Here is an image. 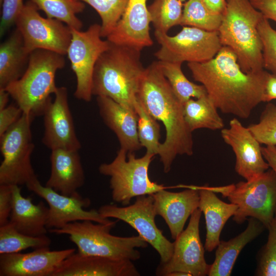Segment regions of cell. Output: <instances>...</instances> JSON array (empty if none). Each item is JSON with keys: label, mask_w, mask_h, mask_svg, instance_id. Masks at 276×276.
Wrapping results in <instances>:
<instances>
[{"label": "cell", "mask_w": 276, "mask_h": 276, "mask_svg": "<svg viewBox=\"0 0 276 276\" xmlns=\"http://www.w3.org/2000/svg\"><path fill=\"white\" fill-rule=\"evenodd\" d=\"M93 8L101 19V36L107 37L122 16L128 0H78Z\"/></svg>", "instance_id": "cell-35"}, {"label": "cell", "mask_w": 276, "mask_h": 276, "mask_svg": "<svg viewBox=\"0 0 276 276\" xmlns=\"http://www.w3.org/2000/svg\"><path fill=\"white\" fill-rule=\"evenodd\" d=\"M51 244V240L47 235L23 234L9 222L0 226V254L19 252L29 248L49 247Z\"/></svg>", "instance_id": "cell-31"}, {"label": "cell", "mask_w": 276, "mask_h": 276, "mask_svg": "<svg viewBox=\"0 0 276 276\" xmlns=\"http://www.w3.org/2000/svg\"><path fill=\"white\" fill-rule=\"evenodd\" d=\"M10 96L9 93L5 88H0V110L8 106Z\"/></svg>", "instance_id": "cell-46"}, {"label": "cell", "mask_w": 276, "mask_h": 276, "mask_svg": "<svg viewBox=\"0 0 276 276\" xmlns=\"http://www.w3.org/2000/svg\"><path fill=\"white\" fill-rule=\"evenodd\" d=\"M135 198L132 204L123 207L104 204L100 207L98 211L104 218H116L128 224L156 250L161 263L167 262L172 256L174 243L168 240L156 226L155 218L157 215L152 195Z\"/></svg>", "instance_id": "cell-13"}, {"label": "cell", "mask_w": 276, "mask_h": 276, "mask_svg": "<svg viewBox=\"0 0 276 276\" xmlns=\"http://www.w3.org/2000/svg\"><path fill=\"white\" fill-rule=\"evenodd\" d=\"M222 16L210 11L201 0H188L183 5L180 25L218 31Z\"/></svg>", "instance_id": "cell-33"}, {"label": "cell", "mask_w": 276, "mask_h": 276, "mask_svg": "<svg viewBox=\"0 0 276 276\" xmlns=\"http://www.w3.org/2000/svg\"><path fill=\"white\" fill-rule=\"evenodd\" d=\"M263 156L276 174V146L267 145L262 147Z\"/></svg>", "instance_id": "cell-45"}, {"label": "cell", "mask_w": 276, "mask_h": 276, "mask_svg": "<svg viewBox=\"0 0 276 276\" xmlns=\"http://www.w3.org/2000/svg\"><path fill=\"white\" fill-rule=\"evenodd\" d=\"M154 156L146 152L143 156L136 158L134 152L128 153L120 148L111 162L100 165L99 172L110 177V188L114 201L126 206L134 197L152 195L166 189L149 177V166Z\"/></svg>", "instance_id": "cell-8"}, {"label": "cell", "mask_w": 276, "mask_h": 276, "mask_svg": "<svg viewBox=\"0 0 276 276\" xmlns=\"http://www.w3.org/2000/svg\"><path fill=\"white\" fill-rule=\"evenodd\" d=\"M160 48L154 54L159 61L200 63L213 58L223 47L218 31L183 26L174 36L155 31Z\"/></svg>", "instance_id": "cell-10"}, {"label": "cell", "mask_w": 276, "mask_h": 276, "mask_svg": "<svg viewBox=\"0 0 276 276\" xmlns=\"http://www.w3.org/2000/svg\"><path fill=\"white\" fill-rule=\"evenodd\" d=\"M276 99V75L268 73L265 83L264 102Z\"/></svg>", "instance_id": "cell-43"}, {"label": "cell", "mask_w": 276, "mask_h": 276, "mask_svg": "<svg viewBox=\"0 0 276 276\" xmlns=\"http://www.w3.org/2000/svg\"><path fill=\"white\" fill-rule=\"evenodd\" d=\"M183 6L180 0H154L148 8L155 31L167 33L173 27L180 25Z\"/></svg>", "instance_id": "cell-32"}, {"label": "cell", "mask_w": 276, "mask_h": 276, "mask_svg": "<svg viewBox=\"0 0 276 276\" xmlns=\"http://www.w3.org/2000/svg\"><path fill=\"white\" fill-rule=\"evenodd\" d=\"M71 29L72 38L66 55L76 78L75 98L89 102L93 96L94 72L101 55L110 42L101 36V25L94 24L86 30Z\"/></svg>", "instance_id": "cell-11"}, {"label": "cell", "mask_w": 276, "mask_h": 276, "mask_svg": "<svg viewBox=\"0 0 276 276\" xmlns=\"http://www.w3.org/2000/svg\"><path fill=\"white\" fill-rule=\"evenodd\" d=\"M226 8L218 30L222 46L235 53L247 73L263 70L262 44L258 26L263 17L249 0H226Z\"/></svg>", "instance_id": "cell-4"}, {"label": "cell", "mask_w": 276, "mask_h": 276, "mask_svg": "<svg viewBox=\"0 0 276 276\" xmlns=\"http://www.w3.org/2000/svg\"><path fill=\"white\" fill-rule=\"evenodd\" d=\"M75 248L51 250L49 247L27 253L0 254L1 276H52Z\"/></svg>", "instance_id": "cell-18"}, {"label": "cell", "mask_w": 276, "mask_h": 276, "mask_svg": "<svg viewBox=\"0 0 276 276\" xmlns=\"http://www.w3.org/2000/svg\"><path fill=\"white\" fill-rule=\"evenodd\" d=\"M0 36H3L14 24L24 6V0H2Z\"/></svg>", "instance_id": "cell-39"}, {"label": "cell", "mask_w": 276, "mask_h": 276, "mask_svg": "<svg viewBox=\"0 0 276 276\" xmlns=\"http://www.w3.org/2000/svg\"><path fill=\"white\" fill-rule=\"evenodd\" d=\"M168 276H191L190 274L182 271H174L170 273Z\"/></svg>", "instance_id": "cell-47"}, {"label": "cell", "mask_w": 276, "mask_h": 276, "mask_svg": "<svg viewBox=\"0 0 276 276\" xmlns=\"http://www.w3.org/2000/svg\"><path fill=\"white\" fill-rule=\"evenodd\" d=\"M23 112L17 105H10L0 110V136L20 118Z\"/></svg>", "instance_id": "cell-41"}, {"label": "cell", "mask_w": 276, "mask_h": 276, "mask_svg": "<svg viewBox=\"0 0 276 276\" xmlns=\"http://www.w3.org/2000/svg\"><path fill=\"white\" fill-rule=\"evenodd\" d=\"M247 128L260 144L276 146V105L268 103L261 113L259 122Z\"/></svg>", "instance_id": "cell-37"}, {"label": "cell", "mask_w": 276, "mask_h": 276, "mask_svg": "<svg viewBox=\"0 0 276 276\" xmlns=\"http://www.w3.org/2000/svg\"><path fill=\"white\" fill-rule=\"evenodd\" d=\"M12 208V186L0 185V226L9 222Z\"/></svg>", "instance_id": "cell-40"}, {"label": "cell", "mask_w": 276, "mask_h": 276, "mask_svg": "<svg viewBox=\"0 0 276 276\" xmlns=\"http://www.w3.org/2000/svg\"><path fill=\"white\" fill-rule=\"evenodd\" d=\"M150 23L147 0H128L122 16L106 39L141 51L153 44Z\"/></svg>", "instance_id": "cell-19"}, {"label": "cell", "mask_w": 276, "mask_h": 276, "mask_svg": "<svg viewBox=\"0 0 276 276\" xmlns=\"http://www.w3.org/2000/svg\"><path fill=\"white\" fill-rule=\"evenodd\" d=\"M197 187L199 194L198 208L204 215L206 224L204 247L210 252L219 244L221 231L227 221L235 215L237 206L222 201L208 185Z\"/></svg>", "instance_id": "cell-25"}, {"label": "cell", "mask_w": 276, "mask_h": 276, "mask_svg": "<svg viewBox=\"0 0 276 276\" xmlns=\"http://www.w3.org/2000/svg\"><path fill=\"white\" fill-rule=\"evenodd\" d=\"M38 10L33 3L28 2L15 22L26 51L30 54L43 50L66 55L72 38L71 28L56 19L42 17Z\"/></svg>", "instance_id": "cell-12"}, {"label": "cell", "mask_w": 276, "mask_h": 276, "mask_svg": "<svg viewBox=\"0 0 276 276\" xmlns=\"http://www.w3.org/2000/svg\"><path fill=\"white\" fill-rule=\"evenodd\" d=\"M26 187L48 203L49 214L47 227L48 231L52 228H60L75 221L90 220L103 224L112 221L103 217L95 209L85 210L84 209L90 205V200L83 198L78 192L71 196L62 195L42 186L38 179Z\"/></svg>", "instance_id": "cell-15"}, {"label": "cell", "mask_w": 276, "mask_h": 276, "mask_svg": "<svg viewBox=\"0 0 276 276\" xmlns=\"http://www.w3.org/2000/svg\"><path fill=\"white\" fill-rule=\"evenodd\" d=\"M145 68L141 61V51L110 42L95 65L93 96L109 98L135 110L134 104Z\"/></svg>", "instance_id": "cell-3"}, {"label": "cell", "mask_w": 276, "mask_h": 276, "mask_svg": "<svg viewBox=\"0 0 276 276\" xmlns=\"http://www.w3.org/2000/svg\"><path fill=\"white\" fill-rule=\"evenodd\" d=\"M136 99L165 127V140L158 155L164 172L168 173L177 155L193 154V141L192 132L185 120L183 103L174 94L157 61L145 68Z\"/></svg>", "instance_id": "cell-2"}, {"label": "cell", "mask_w": 276, "mask_h": 276, "mask_svg": "<svg viewBox=\"0 0 276 276\" xmlns=\"http://www.w3.org/2000/svg\"><path fill=\"white\" fill-rule=\"evenodd\" d=\"M182 3L185 2L186 0H180Z\"/></svg>", "instance_id": "cell-48"}, {"label": "cell", "mask_w": 276, "mask_h": 276, "mask_svg": "<svg viewBox=\"0 0 276 276\" xmlns=\"http://www.w3.org/2000/svg\"><path fill=\"white\" fill-rule=\"evenodd\" d=\"M245 229L228 241H220L216 247L215 258L210 265L208 275L229 276L243 248L257 238L265 227L258 220L250 217Z\"/></svg>", "instance_id": "cell-26"}, {"label": "cell", "mask_w": 276, "mask_h": 276, "mask_svg": "<svg viewBox=\"0 0 276 276\" xmlns=\"http://www.w3.org/2000/svg\"><path fill=\"white\" fill-rule=\"evenodd\" d=\"M48 214L49 208L42 201L33 203L30 196L22 195L19 186H12V208L9 222L17 230L32 236L46 235Z\"/></svg>", "instance_id": "cell-24"}, {"label": "cell", "mask_w": 276, "mask_h": 276, "mask_svg": "<svg viewBox=\"0 0 276 276\" xmlns=\"http://www.w3.org/2000/svg\"><path fill=\"white\" fill-rule=\"evenodd\" d=\"M134 108L137 116V132L142 147H145L146 152L154 155H158L161 143L160 126L157 120L152 117L137 100Z\"/></svg>", "instance_id": "cell-34"}, {"label": "cell", "mask_w": 276, "mask_h": 276, "mask_svg": "<svg viewBox=\"0 0 276 276\" xmlns=\"http://www.w3.org/2000/svg\"><path fill=\"white\" fill-rule=\"evenodd\" d=\"M201 1L206 8L214 14L223 15L226 10V0Z\"/></svg>", "instance_id": "cell-44"}, {"label": "cell", "mask_w": 276, "mask_h": 276, "mask_svg": "<svg viewBox=\"0 0 276 276\" xmlns=\"http://www.w3.org/2000/svg\"><path fill=\"white\" fill-rule=\"evenodd\" d=\"M65 63L64 55L47 50H35L30 54L22 75L5 88L24 113L33 118L42 114L51 100V95H54L58 88L56 74Z\"/></svg>", "instance_id": "cell-5"}, {"label": "cell", "mask_w": 276, "mask_h": 276, "mask_svg": "<svg viewBox=\"0 0 276 276\" xmlns=\"http://www.w3.org/2000/svg\"><path fill=\"white\" fill-rule=\"evenodd\" d=\"M187 65L194 79L204 87L208 97L224 113L247 119L264 102L268 72H244L229 47L223 46L210 60Z\"/></svg>", "instance_id": "cell-1"}, {"label": "cell", "mask_w": 276, "mask_h": 276, "mask_svg": "<svg viewBox=\"0 0 276 276\" xmlns=\"http://www.w3.org/2000/svg\"><path fill=\"white\" fill-rule=\"evenodd\" d=\"M211 188L237 206L233 220L238 224L242 223L248 217H252L267 228L274 217L276 174L271 169L250 180Z\"/></svg>", "instance_id": "cell-7"}, {"label": "cell", "mask_w": 276, "mask_h": 276, "mask_svg": "<svg viewBox=\"0 0 276 276\" xmlns=\"http://www.w3.org/2000/svg\"><path fill=\"white\" fill-rule=\"evenodd\" d=\"M2 0H0V1H1Z\"/></svg>", "instance_id": "cell-49"}, {"label": "cell", "mask_w": 276, "mask_h": 276, "mask_svg": "<svg viewBox=\"0 0 276 276\" xmlns=\"http://www.w3.org/2000/svg\"><path fill=\"white\" fill-rule=\"evenodd\" d=\"M51 173L45 186L64 195L77 193L85 182L84 171L78 151L51 150Z\"/></svg>", "instance_id": "cell-22"}, {"label": "cell", "mask_w": 276, "mask_h": 276, "mask_svg": "<svg viewBox=\"0 0 276 276\" xmlns=\"http://www.w3.org/2000/svg\"><path fill=\"white\" fill-rule=\"evenodd\" d=\"M33 118L23 113L0 136L3 157L0 166V185L27 186L38 179L31 163L35 147L31 128Z\"/></svg>", "instance_id": "cell-9"}, {"label": "cell", "mask_w": 276, "mask_h": 276, "mask_svg": "<svg viewBox=\"0 0 276 276\" xmlns=\"http://www.w3.org/2000/svg\"><path fill=\"white\" fill-rule=\"evenodd\" d=\"M47 17L56 19L71 28L81 30L82 22L77 15L83 11V2L78 0H30Z\"/></svg>", "instance_id": "cell-30"}, {"label": "cell", "mask_w": 276, "mask_h": 276, "mask_svg": "<svg viewBox=\"0 0 276 276\" xmlns=\"http://www.w3.org/2000/svg\"><path fill=\"white\" fill-rule=\"evenodd\" d=\"M55 99L46 106L42 115L44 131L42 143L51 150L79 151L81 145L77 136L65 87H58Z\"/></svg>", "instance_id": "cell-16"}, {"label": "cell", "mask_w": 276, "mask_h": 276, "mask_svg": "<svg viewBox=\"0 0 276 276\" xmlns=\"http://www.w3.org/2000/svg\"><path fill=\"white\" fill-rule=\"evenodd\" d=\"M30 54L16 28L0 45V88H6L18 80L25 71Z\"/></svg>", "instance_id": "cell-27"}, {"label": "cell", "mask_w": 276, "mask_h": 276, "mask_svg": "<svg viewBox=\"0 0 276 276\" xmlns=\"http://www.w3.org/2000/svg\"><path fill=\"white\" fill-rule=\"evenodd\" d=\"M258 31L262 44L263 68L276 75V31L264 16L258 24Z\"/></svg>", "instance_id": "cell-38"}, {"label": "cell", "mask_w": 276, "mask_h": 276, "mask_svg": "<svg viewBox=\"0 0 276 276\" xmlns=\"http://www.w3.org/2000/svg\"><path fill=\"white\" fill-rule=\"evenodd\" d=\"M157 62L174 94L183 104L192 98L197 99L207 95L202 85L195 84L186 77L181 70V63Z\"/></svg>", "instance_id": "cell-29"}, {"label": "cell", "mask_w": 276, "mask_h": 276, "mask_svg": "<svg viewBox=\"0 0 276 276\" xmlns=\"http://www.w3.org/2000/svg\"><path fill=\"white\" fill-rule=\"evenodd\" d=\"M267 229V241L259 251L255 275L276 276V213Z\"/></svg>", "instance_id": "cell-36"}, {"label": "cell", "mask_w": 276, "mask_h": 276, "mask_svg": "<svg viewBox=\"0 0 276 276\" xmlns=\"http://www.w3.org/2000/svg\"><path fill=\"white\" fill-rule=\"evenodd\" d=\"M183 108L185 121L192 132L200 128L217 130L224 127L218 108L208 95L189 99L183 104Z\"/></svg>", "instance_id": "cell-28"}, {"label": "cell", "mask_w": 276, "mask_h": 276, "mask_svg": "<svg viewBox=\"0 0 276 276\" xmlns=\"http://www.w3.org/2000/svg\"><path fill=\"white\" fill-rule=\"evenodd\" d=\"M132 261L74 253L66 258L52 276H139Z\"/></svg>", "instance_id": "cell-21"}, {"label": "cell", "mask_w": 276, "mask_h": 276, "mask_svg": "<svg viewBox=\"0 0 276 276\" xmlns=\"http://www.w3.org/2000/svg\"><path fill=\"white\" fill-rule=\"evenodd\" d=\"M252 5L268 19L276 22V0H249Z\"/></svg>", "instance_id": "cell-42"}, {"label": "cell", "mask_w": 276, "mask_h": 276, "mask_svg": "<svg viewBox=\"0 0 276 276\" xmlns=\"http://www.w3.org/2000/svg\"><path fill=\"white\" fill-rule=\"evenodd\" d=\"M156 215L167 224L171 237L175 240L183 230L185 223L198 208L199 194L197 186L178 192L162 189L152 194Z\"/></svg>", "instance_id": "cell-20"}, {"label": "cell", "mask_w": 276, "mask_h": 276, "mask_svg": "<svg viewBox=\"0 0 276 276\" xmlns=\"http://www.w3.org/2000/svg\"><path fill=\"white\" fill-rule=\"evenodd\" d=\"M221 135L235 154L236 172L246 180L253 179L269 169L260 143L238 119H232L229 127L221 129Z\"/></svg>", "instance_id": "cell-17"}, {"label": "cell", "mask_w": 276, "mask_h": 276, "mask_svg": "<svg viewBox=\"0 0 276 276\" xmlns=\"http://www.w3.org/2000/svg\"><path fill=\"white\" fill-rule=\"evenodd\" d=\"M202 212L198 208L191 215L186 229L175 239L171 259L160 263L156 270L157 275L168 276L174 271H182L191 276L208 274L210 265L204 258V247L199 235V222Z\"/></svg>", "instance_id": "cell-14"}, {"label": "cell", "mask_w": 276, "mask_h": 276, "mask_svg": "<svg viewBox=\"0 0 276 276\" xmlns=\"http://www.w3.org/2000/svg\"><path fill=\"white\" fill-rule=\"evenodd\" d=\"M99 113L105 124L116 134L121 148L134 152L142 147L137 132L135 110L127 108L111 99L97 97Z\"/></svg>", "instance_id": "cell-23"}, {"label": "cell", "mask_w": 276, "mask_h": 276, "mask_svg": "<svg viewBox=\"0 0 276 276\" xmlns=\"http://www.w3.org/2000/svg\"><path fill=\"white\" fill-rule=\"evenodd\" d=\"M117 221L108 224L90 220L69 223L60 228L49 229L51 233L68 235L82 255L127 259L132 261L141 258L137 248H146L148 243L139 235L131 237H119L110 234Z\"/></svg>", "instance_id": "cell-6"}]
</instances>
